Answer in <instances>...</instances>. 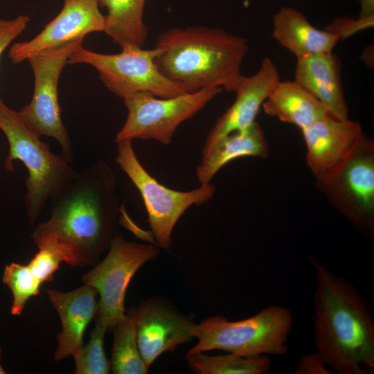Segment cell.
<instances>
[{"instance_id": "1", "label": "cell", "mask_w": 374, "mask_h": 374, "mask_svg": "<svg viewBox=\"0 0 374 374\" xmlns=\"http://www.w3.org/2000/svg\"><path fill=\"white\" fill-rule=\"evenodd\" d=\"M116 184L106 161L93 163L50 199L51 215L36 226L30 238L34 243L50 239L66 246L73 267L95 266L116 236L121 212Z\"/></svg>"}, {"instance_id": "2", "label": "cell", "mask_w": 374, "mask_h": 374, "mask_svg": "<svg viewBox=\"0 0 374 374\" xmlns=\"http://www.w3.org/2000/svg\"><path fill=\"white\" fill-rule=\"evenodd\" d=\"M316 277L314 340L326 365L339 374L374 371V323L348 281L310 258Z\"/></svg>"}, {"instance_id": "3", "label": "cell", "mask_w": 374, "mask_h": 374, "mask_svg": "<svg viewBox=\"0 0 374 374\" xmlns=\"http://www.w3.org/2000/svg\"><path fill=\"white\" fill-rule=\"evenodd\" d=\"M155 63L159 71L188 93L207 87L235 91L242 75L247 40L220 28H174L159 35Z\"/></svg>"}, {"instance_id": "4", "label": "cell", "mask_w": 374, "mask_h": 374, "mask_svg": "<svg viewBox=\"0 0 374 374\" xmlns=\"http://www.w3.org/2000/svg\"><path fill=\"white\" fill-rule=\"evenodd\" d=\"M0 130L9 145L4 162L6 170L13 171L17 160L28 170L24 204L30 224L33 225L48 200L73 181L78 172L62 156L52 152L49 145L26 125L19 112L1 97Z\"/></svg>"}, {"instance_id": "5", "label": "cell", "mask_w": 374, "mask_h": 374, "mask_svg": "<svg viewBox=\"0 0 374 374\" xmlns=\"http://www.w3.org/2000/svg\"><path fill=\"white\" fill-rule=\"evenodd\" d=\"M292 323L290 311L274 305L240 321L213 316L195 324L197 343L188 354L222 350L244 357L285 355L289 350L287 342Z\"/></svg>"}, {"instance_id": "6", "label": "cell", "mask_w": 374, "mask_h": 374, "mask_svg": "<svg viewBox=\"0 0 374 374\" xmlns=\"http://www.w3.org/2000/svg\"><path fill=\"white\" fill-rule=\"evenodd\" d=\"M158 50L128 45L115 54L96 53L82 46L75 51L69 64H84L93 67L106 88L123 100L139 92L159 98H171L188 93L159 70L155 57Z\"/></svg>"}, {"instance_id": "7", "label": "cell", "mask_w": 374, "mask_h": 374, "mask_svg": "<svg viewBox=\"0 0 374 374\" xmlns=\"http://www.w3.org/2000/svg\"><path fill=\"white\" fill-rule=\"evenodd\" d=\"M84 39L41 51L27 61L34 76V90L29 103L18 111L26 125L36 135L55 139L62 149V157L73 160V149L62 117L58 98L61 73L73 53L82 46Z\"/></svg>"}, {"instance_id": "8", "label": "cell", "mask_w": 374, "mask_h": 374, "mask_svg": "<svg viewBox=\"0 0 374 374\" xmlns=\"http://www.w3.org/2000/svg\"><path fill=\"white\" fill-rule=\"evenodd\" d=\"M116 163L139 190L148 213L157 245L168 249L172 231L179 218L193 205L208 202L215 195L211 183L189 191L169 188L150 175L139 161L132 141L117 142Z\"/></svg>"}, {"instance_id": "9", "label": "cell", "mask_w": 374, "mask_h": 374, "mask_svg": "<svg viewBox=\"0 0 374 374\" xmlns=\"http://www.w3.org/2000/svg\"><path fill=\"white\" fill-rule=\"evenodd\" d=\"M222 90L207 87L171 98H159L144 92L132 94L123 99L127 116L116 135V143L142 139L168 145L178 127Z\"/></svg>"}, {"instance_id": "10", "label": "cell", "mask_w": 374, "mask_h": 374, "mask_svg": "<svg viewBox=\"0 0 374 374\" xmlns=\"http://www.w3.org/2000/svg\"><path fill=\"white\" fill-rule=\"evenodd\" d=\"M159 253L154 244L132 242L116 235L104 259L82 276L84 284L93 287L99 294L96 322L113 330L125 315L124 301L131 279Z\"/></svg>"}, {"instance_id": "11", "label": "cell", "mask_w": 374, "mask_h": 374, "mask_svg": "<svg viewBox=\"0 0 374 374\" xmlns=\"http://www.w3.org/2000/svg\"><path fill=\"white\" fill-rule=\"evenodd\" d=\"M356 228L374 233V143L366 136L341 170L318 185Z\"/></svg>"}, {"instance_id": "12", "label": "cell", "mask_w": 374, "mask_h": 374, "mask_svg": "<svg viewBox=\"0 0 374 374\" xmlns=\"http://www.w3.org/2000/svg\"><path fill=\"white\" fill-rule=\"evenodd\" d=\"M301 132L307 148L306 164L317 185L337 174L366 136L357 122L337 119L328 114Z\"/></svg>"}, {"instance_id": "13", "label": "cell", "mask_w": 374, "mask_h": 374, "mask_svg": "<svg viewBox=\"0 0 374 374\" xmlns=\"http://www.w3.org/2000/svg\"><path fill=\"white\" fill-rule=\"evenodd\" d=\"M58 15L31 39L15 43L9 50V58L19 64L44 50L84 39L94 32H104L105 16L97 0H63Z\"/></svg>"}, {"instance_id": "14", "label": "cell", "mask_w": 374, "mask_h": 374, "mask_svg": "<svg viewBox=\"0 0 374 374\" xmlns=\"http://www.w3.org/2000/svg\"><path fill=\"white\" fill-rule=\"evenodd\" d=\"M135 312L137 344L148 367L162 353L195 337V324L159 301H145Z\"/></svg>"}, {"instance_id": "15", "label": "cell", "mask_w": 374, "mask_h": 374, "mask_svg": "<svg viewBox=\"0 0 374 374\" xmlns=\"http://www.w3.org/2000/svg\"><path fill=\"white\" fill-rule=\"evenodd\" d=\"M280 80L277 66L268 57L262 59L255 74L248 77L242 75L234 91L235 99L209 132L202 154L224 136L252 125L262 104Z\"/></svg>"}, {"instance_id": "16", "label": "cell", "mask_w": 374, "mask_h": 374, "mask_svg": "<svg viewBox=\"0 0 374 374\" xmlns=\"http://www.w3.org/2000/svg\"><path fill=\"white\" fill-rule=\"evenodd\" d=\"M60 319L62 330L57 335L54 359L59 362L73 355L83 345L84 332L97 311L96 290L87 285L70 292L46 290Z\"/></svg>"}, {"instance_id": "17", "label": "cell", "mask_w": 374, "mask_h": 374, "mask_svg": "<svg viewBox=\"0 0 374 374\" xmlns=\"http://www.w3.org/2000/svg\"><path fill=\"white\" fill-rule=\"evenodd\" d=\"M296 60L294 80L321 103L328 115L348 118L339 59L330 52Z\"/></svg>"}, {"instance_id": "18", "label": "cell", "mask_w": 374, "mask_h": 374, "mask_svg": "<svg viewBox=\"0 0 374 374\" xmlns=\"http://www.w3.org/2000/svg\"><path fill=\"white\" fill-rule=\"evenodd\" d=\"M272 38L296 59L332 52L339 37L312 26L299 10L282 7L272 17Z\"/></svg>"}, {"instance_id": "19", "label": "cell", "mask_w": 374, "mask_h": 374, "mask_svg": "<svg viewBox=\"0 0 374 374\" xmlns=\"http://www.w3.org/2000/svg\"><path fill=\"white\" fill-rule=\"evenodd\" d=\"M268 154L263 131L256 121L247 129L224 136L202 154L201 163L196 168L197 179L200 185L208 184L217 172L230 161L243 157L264 159Z\"/></svg>"}, {"instance_id": "20", "label": "cell", "mask_w": 374, "mask_h": 374, "mask_svg": "<svg viewBox=\"0 0 374 374\" xmlns=\"http://www.w3.org/2000/svg\"><path fill=\"white\" fill-rule=\"evenodd\" d=\"M262 108L266 114L301 130L328 114L321 103L294 80H280Z\"/></svg>"}, {"instance_id": "21", "label": "cell", "mask_w": 374, "mask_h": 374, "mask_svg": "<svg viewBox=\"0 0 374 374\" xmlns=\"http://www.w3.org/2000/svg\"><path fill=\"white\" fill-rule=\"evenodd\" d=\"M146 0H97L107 9L104 32L121 48L143 47L148 29L143 21Z\"/></svg>"}, {"instance_id": "22", "label": "cell", "mask_w": 374, "mask_h": 374, "mask_svg": "<svg viewBox=\"0 0 374 374\" xmlns=\"http://www.w3.org/2000/svg\"><path fill=\"white\" fill-rule=\"evenodd\" d=\"M110 361L115 374H145L148 366L143 360L137 344L136 312L132 309L115 326Z\"/></svg>"}, {"instance_id": "23", "label": "cell", "mask_w": 374, "mask_h": 374, "mask_svg": "<svg viewBox=\"0 0 374 374\" xmlns=\"http://www.w3.org/2000/svg\"><path fill=\"white\" fill-rule=\"evenodd\" d=\"M186 361L199 374H266L271 364L267 355L244 357L230 353L215 356L202 352L187 353Z\"/></svg>"}, {"instance_id": "24", "label": "cell", "mask_w": 374, "mask_h": 374, "mask_svg": "<svg viewBox=\"0 0 374 374\" xmlns=\"http://www.w3.org/2000/svg\"><path fill=\"white\" fill-rule=\"evenodd\" d=\"M2 282L12 293L10 313L13 316H20L22 314L28 301L39 294L42 285L33 276L28 265L16 262L5 266Z\"/></svg>"}, {"instance_id": "25", "label": "cell", "mask_w": 374, "mask_h": 374, "mask_svg": "<svg viewBox=\"0 0 374 374\" xmlns=\"http://www.w3.org/2000/svg\"><path fill=\"white\" fill-rule=\"evenodd\" d=\"M107 329L96 322L86 345H82L73 355L76 374H107L111 371L110 361L104 350V338Z\"/></svg>"}, {"instance_id": "26", "label": "cell", "mask_w": 374, "mask_h": 374, "mask_svg": "<svg viewBox=\"0 0 374 374\" xmlns=\"http://www.w3.org/2000/svg\"><path fill=\"white\" fill-rule=\"evenodd\" d=\"M374 17L368 18L339 17L333 20L326 30L339 37V39L350 37L358 31L373 26Z\"/></svg>"}, {"instance_id": "27", "label": "cell", "mask_w": 374, "mask_h": 374, "mask_svg": "<svg viewBox=\"0 0 374 374\" xmlns=\"http://www.w3.org/2000/svg\"><path fill=\"white\" fill-rule=\"evenodd\" d=\"M30 19L19 15L15 19H0V57L9 45L26 28Z\"/></svg>"}, {"instance_id": "28", "label": "cell", "mask_w": 374, "mask_h": 374, "mask_svg": "<svg viewBox=\"0 0 374 374\" xmlns=\"http://www.w3.org/2000/svg\"><path fill=\"white\" fill-rule=\"evenodd\" d=\"M321 357L317 352L305 355L301 357L296 369L294 374H329L325 367Z\"/></svg>"}, {"instance_id": "29", "label": "cell", "mask_w": 374, "mask_h": 374, "mask_svg": "<svg viewBox=\"0 0 374 374\" xmlns=\"http://www.w3.org/2000/svg\"><path fill=\"white\" fill-rule=\"evenodd\" d=\"M360 12L359 17L368 18L374 17V0H359Z\"/></svg>"}, {"instance_id": "30", "label": "cell", "mask_w": 374, "mask_h": 374, "mask_svg": "<svg viewBox=\"0 0 374 374\" xmlns=\"http://www.w3.org/2000/svg\"><path fill=\"white\" fill-rule=\"evenodd\" d=\"M2 348L0 346V374H6L7 373L6 371L3 368L1 361V356H2Z\"/></svg>"}]
</instances>
